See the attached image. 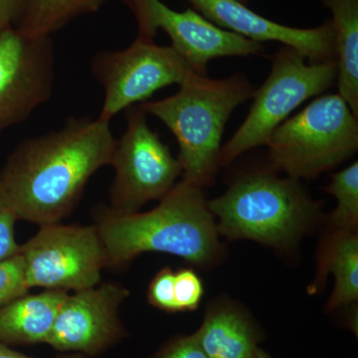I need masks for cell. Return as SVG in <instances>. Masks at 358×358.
I'll list each match as a JSON object with an SVG mask.
<instances>
[{
  "label": "cell",
  "instance_id": "obj_1",
  "mask_svg": "<svg viewBox=\"0 0 358 358\" xmlns=\"http://www.w3.org/2000/svg\"><path fill=\"white\" fill-rule=\"evenodd\" d=\"M115 138L110 122L69 117L56 131L20 141L0 169V204L16 220L62 222L92 176L110 166Z\"/></svg>",
  "mask_w": 358,
  "mask_h": 358
},
{
  "label": "cell",
  "instance_id": "obj_2",
  "mask_svg": "<svg viewBox=\"0 0 358 358\" xmlns=\"http://www.w3.org/2000/svg\"><path fill=\"white\" fill-rule=\"evenodd\" d=\"M202 188L179 181L155 208L120 213L108 206L94 212L109 267L121 268L147 252L180 257L200 268L219 262L223 253L216 220Z\"/></svg>",
  "mask_w": 358,
  "mask_h": 358
},
{
  "label": "cell",
  "instance_id": "obj_3",
  "mask_svg": "<svg viewBox=\"0 0 358 358\" xmlns=\"http://www.w3.org/2000/svg\"><path fill=\"white\" fill-rule=\"evenodd\" d=\"M255 91L242 74L218 80L193 74L173 96L138 106L176 136L181 180L203 188L213 185L220 167L221 141L228 120Z\"/></svg>",
  "mask_w": 358,
  "mask_h": 358
},
{
  "label": "cell",
  "instance_id": "obj_4",
  "mask_svg": "<svg viewBox=\"0 0 358 358\" xmlns=\"http://www.w3.org/2000/svg\"><path fill=\"white\" fill-rule=\"evenodd\" d=\"M275 171L271 167L240 176L222 195L208 200L219 235L280 250L296 247L319 219L322 202L313 200L300 181Z\"/></svg>",
  "mask_w": 358,
  "mask_h": 358
},
{
  "label": "cell",
  "instance_id": "obj_5",
  "mask_svg": "<svg viewBox=\"0 0 358 358\" xmlns=\"http://www.w3.org/2000/svg\"><path fill=\"white\" fill-rule=\"evenodd\" d=\"M271 167L296 179L317 178L358 150V117L338 94L315 99L282 122L267 145Z\"/></svg>",
  "mask_w": 358,
  "mask_h": 358
},
{
  "label": "cell",
  "instance_id": "obj_6",
  "mask_svg": "<svg viewBox=\"0 0 358 358\" xmlns=\"http://www.w3.org/2000/svg\"><path fill=\"white\" fill-rule=\"evenodd\" d=\"M336 74V60L310 63L291 47H282L273 58L265 83L256 90L243 124L221 148L219 166H228L244 152L267 145L271 134L299 106L331 88Z\"/></svg>",
  "mask_w": 358,
  "mask_h": 358
},
{
  "label": "cell",
  "instance_id": "obj_7",
  "mask_svg": "<svg viewBox=\"0 0 358 358\" xmlns=\"http://www.w3.org/2000/svg\"><path fill=\"white\" fill-rule=\"evenodd\" d=\"M147 115L138 105L129 107L126 131L115 138L108 207L120 213L140 211L148 202L164 199L182 174L178 159L150 129Z\"/></svg>",
  "mask_w": 358,
  "mask_h": 358
},
{
  "label": "cell",
  "instance_id": "obj_8",
  "mask_svg": "<svg viewBox=\"0 0 358 358\" xmlns=\"http://www.w3.org/2000/svg\"><path fill=\"white\" fill-rule=\"evenodd\" d=\"M28 288L60 289L70 293L100 284L109 259L95 224L39 226L34 236L21 245Z\"/></svg>",
  "mask_w": 358,
  "mask_h": 358
},
{
  "label": "cell",
  "instance_id": "obj_9",
  "mask_svg": "<svg viewBox=\"0 0 358 358\" xmlns=\"http://www.w3.org/2000/svg\"><path fill=\"white\" fill-rule=\"evenodd\" d=\"M90 69L103 90L98 117L107 122L131 106L147 102L159 90L180 86L196 74L173 47L138 36L122 50L96 53Z\"/></svg>",
  "mask_w": 358,
  "mask_h": 358
},
{
  "label": "cell",
  "instance_id": "obj_10",
  "mask_svg": "<svg viewBox=\"0 0 358 358\" xmlns=\"http://www.w3.org/2000/svg\"><path fill=\"white\" fill-rule=\"evenodd\" d=\"M131 13L141 38L155 39L159 30L166 32L171 47L199 75H206L207 64L221 57L257 55L262 43L252 41L218 27L194 9L173 10L162 0H120Z\"/></svg>",
  "mask_w": 358,
  "mask_h": 358
},
{
  "label": "cell",
  "instance_id": "obj_11",
  "mask_svg": "<svg viewBox=\"0 0 358 358\" xmlns=\"http://www.w3.org/2000/svg\"><path fill=\"white\" fill-rule=\"evenodd\" d=\"M55 81L51 37H29L16 28L0 35V136L48 102Z\"/></svg>",
  "mask_w": 358,
  "mask_h": 358
},
{
  "label": "cell",
  "instance_id": "obj_12",
  "mask_svg": "<svg viewBox=\"0 0 358 358\" xmlns=\"http://www.w3.org/2000/svg\"><path fill=\"white\" fill-rule=\"evenodd\" d=\"M131 292L108 282L69 294L59 310L46 345L62 353L94 357L128 336L120 308Z\"/></svg>",
  "mask_w": 358,
  "mask_h": 358
},
{
  "label": "cell",
  "instance_id": "obj_13",
  "mask_svg": "<svg viewBox=\"0 0 358 358\" xmlns=\"http://www.w3.org/2000/svg\"><path fill=\"white\" fill-rule=\"evenodd\" d=\"M186 1L213 24L252 41L279 42L298 51L310 63L336 60L331 20L317 27L296 28L268 20L237 0Z\"/></svg>",
  "mask_w": 358,
  "mask_h": 358
},
{
  "label": "cell",
  "instance_id": "obj_14",
  "mask_svg": "<svg viewBox=\"0 0 358 358\" xmlns=\"http://www.w3.org/2000/svg\"><path fill=\"white\" fill-rule=\"evenodd\" d=\"M70 293L44 289L25 294L0 308V343L7 346L47 343L59 310Z\"/></svg>",
  "mask_w": 358,
  "mask_h": 358
},
{
  "label": "cell",
  "instance_id": "obj_15",
  "mask_svg": "<svg viewBox=\"0 0 358 358\" xmlns=\"http://www.w3.org/2000/svg\"><path fill=\"white\" fill-rule=\"evenodd\" d=\"M192 336L208 358H256L259 350L258 327L234 303L212 305Z\"/></svg>",
  "mask_w": 358,
  "mask_h": 358
},
{
  "label": "cell",
  "instance_id": "obj_16",
  "mask_svg": "<svg viewBox=\"0 0 358 358\" xmlns=\"http://www.w3.org/2000/svg\"><path fill=\"white\" fill-rule=\"evenodd\" d=\"M334 275V289L327 303V310L357 303L358 299V236L357 231L331 230L322 242L319 254V268L313 285L317 292L327 275Z\"/></svg>",
  "mask_w": 358,
  "mask_h": 358
},
{
  "label": "cell",
  "instance_id": "obj_17",
  "mask_svg": "<svg viewBox=\"0 0 358 358\" xmlns=\"http://www.w3.org/2000/svg\"><path fill=\"white\" fill-rule=\"evenodd\" d=\"M333 15L338 95L358 117V0H320Z\"/></svg>",
  "mask_w": 358,
  "mask_h": 358
},
{
  "label": "cell",
  "instance_id": "obj_18",
  "mask_svg": "<svg viewBox=\"0 0 358 358\" xmlns=\"http://www.w3.org/2000/svg\"><path fill=\"white\" fill-rule=\"evenodd\" d=\"M108 0H26L16 29L29 37H51L80 16L95 13Z\"/></svg>",
  "mask_w": 358,
  "mask_h": 358
},
{
  "label": "cell",
  "instance_id": "obj_19",
  "mask_svg": "<svg viewBox=\"0 0 358 358\" xmlns=\"http://www.w3.org/2000/svg\"><path fill=\"white\" fill-rule=\"evenodd\" d=\"M326 192L336 200L329 219L331 230L357 231L358 162L333 174Z\"/></svg>",
  "mask_w": 358,
  "mask_h": 358
},
{
  "label": "cell",
  "instance_id": "obj_20",
  "mask_svg": "<svg viewBox=\"0 0 358 358\" xmlns=\"http://www.w3.org/2000/svg\"><path fill=\"white\" fill-rule=\"evenodd\" d=\"M20 253L0 262V308L29 292Z\"/></svg>",
  "mask_w": 358,
  "mask_h": 358
},
{
  "label": "cell",
  "instance_id": "obj_21",
  "mask_svg": "<svg viewBox=\"0 0 358 358\" xmlns=\"http://www.w3.org/2000/svg\"><path fill=\"white\" fill-rule=\"evenodd\" d=\"M203 294V282L192 268H178L174 272V296L178 313L196 310Z\"/></svg>",
  "mask_w": 358,
  "mask_h": 358
},
{
  "label": "cell",
  "instance_id": "obj_22",
  "mask_svg": "<svg viewBox=\"0 0 358 358\" xmlns=\"http://www.w3.org/2000/svg\"><path fill=\"white\" fill-rule=\"evenodd\" d=\"M148 301L152 307L166 313H178L174 296V271L164 267L155 274L148 289Z\"/></svg>",
  "mask_w": 358,
  "mask_h": 358
},
{
  "label": "cell",
  "instance_id": "obj_23",
  "mask_svg": "<svg viewBox=\"0 0 358 358\" xmlns=\"http://www.w3.org/2000/svg\"><path fill=\"white\" fill-rule=\"evenodd\" d=\"M152 358H208L193 336H178L164 343Z\"/></svg>",
  "mask_w": 358,
  "mask_h": 358
},
{
  "label": "cell",
  "instance_id": "obj_24",
  "mask_svg": "<svg viewBox=\"0 0 358 358\" xmlns=\"http://www.w3.org/2000/svg\"><path fill=\"white\" fill-rule=\"evenodd\" d=\"M16 218L0 204V262L20 253L21 245L16 242Z\"/></svg>",
  "mask_w": 358,
  "mask_h": 358
},
{
  "label": "cell",
  "instance_id": "obj_25",
  "mask_svg": "<svg viewBox=\"0 0 358 358\" xmlns=\"http://www.w3.org/2000/svg\"><path fill=\"white\" fill-rule=\"evenodd\" d=\"M26 0H0V35L17 27L23 13Z\"/></svg>",
  "mask_w": 358,
  "mask_h": 358
},
{
  "label": "cell",
  "instance_id": "obj_26",
  "mask_svg": "<svg viewBox=\"0 0 358 358\" xmlns=\"http://www.w3.org/2000/svg\"><path fill=\"white\" fill-rule=\"evenodd\" d=\"M0 358H37L28 357V355H22V353L16 352L13 350L10 346L2 345L0 343ZM54 358H91L85 357L82 355H76V353H67V355H61V357Z\"/></svg>",
  "mask_w": 358,
  "mask_h": 358
},
{
  "label": "cell",
  "instance_id": "obj_27",
  "mask_svg": "<svg viewBox=\"0 0 358 358\" xmlns=\"http://www.w3.org/2000/svg\"><path fill=\"white\" fill-rule=\"evenodd\" d=\"M256 358H272L270 355H268L267 352H264L263 350L259 348L258 352H257Z\"/></svg>",
  "mask_w": 358,
  "mask_h": 358
},
{
  "label": "cell",
  "instance_id": "obj_28",
  "mask_svg": "<svg viewBox=\"0 0 358 358\" xmlns=\"http://www.w3.org/2000/svg\"><path fill=\"white\" fill-rule=\"evenodd\" d=\"M237 1L241 2V3L245 4V6H248L251 0H237Z\"/></svg>",
  "mask_w": 358,
  "mask_h": 358
}]
</instances>
